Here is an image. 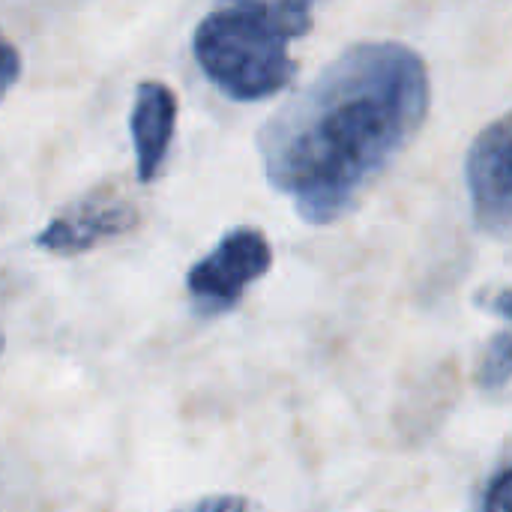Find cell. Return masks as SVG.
<instances>
[{
	"label": "cell",
	"mask_w": 512,
	"mask_h": 512,
	"mask_svg": "<svg viewBox=\"0 0 512 512\" xmlns=\"http://www.w3.org/2000/svg\"><path fill=\"white\" fill-rule=\"evenodd\" d=\"M510 486V468L501 465V468L492 474V480H489V486H486V492H483L480 512H510Z\"/></svg>",
	"instance_id": "ba28073f"
},
{
	"label": "cell",
	"mask_w": 512,
	"mask_h": 512,
	"mask_svg": "<svg viewBox=\"0 0 512 512\" xmlns=\"http://www.w3.org/2000/svg\"><path fill=\"white\" fill-rule=\"evenodd\" d=\"M429 99V69L414 48L351 45L261 126L267 183L309 225L342 219L417 135Z\"/></svg>",
	"instance_id": "6da1fadb"
},
{
	"label": "cell",
	"mask_w": 512,
	"mask_h": 512,
	"mask_svg": "<svg viewBox=\"0 0 512 512\" xmlns=\"http://www.w3.org/2000/svg\"><path fill=\"white\" fill-rule=\"evenodd\" d=\"M312 27V6L300 0L228 3L198 21L192 51L201 72L228 99L264 102L294 81L297 60L288 42Z\"/></svg>",
	"instance_id": "7a4b0ae2"
},
{
	"label": "cell",
	"mask_w": 512,
	"mask_h": 512,
	"mask_svg": "<svg viewBox=\"0 0 512 512\" xmlns=\"http://www.w3.org/2000/svg\"><path fill=\"white\" fill-rule=\"evenodd\" d=\"M0 351H3V336H0Z\"/></svg>",
	"instance_id": "8fae6325"
},
{
	"label": "cell",
	"mask_w": 512,
	"mask_h": 512,
	"mask_svg": "<svg viewBox=\"0 0 512 512\" xmlns=\"http://www.w3.org/2000/svg\"><path fill=\"white\" fill-rule=\"evenodd\" d=\"M141 222V210L120 189L102 186L72 204H66L54 219L36 234V249L60 258L84 255L114 237H126Z\"/></svg>",
	"instance_id": "277c9868"
},
{
	"label": "cell",
	"mask_w": 512,
	"mask_h": 512,
	"mask_svg": "<svg viewBox=\"0 0 512 512\" xmlns=\"http://www.w3.org/2000/svg\"><path fill=\"white\" fill-rule=\"evenodd\" d=\"M246 507L249 504L240 495H204V498L171 512H246Z\"/></svg>",
	"instance_id": "9c48e42d"
},
{
	"label": "cell",
	"mask_w": 512,
	"mask_h": 512,
	"mask_svg": "<svg viewBox=\"0 0 512 512\" xmlns=\"http://www.w3.org/2000/svg\"><path fill=\"white\" fill-rule=\"evenodd\" d=\"M273 267V249L261 228L240 225L228 231L186 276L189 297L198 312L216 315L234 309L246 288L264 279Z\"/></svg>",
	"instance_id": "3957f363"
},
{
	"label": "cell",
	"mask_w": 512,
	"mask_h": 512,
	"mask_svg": "<svg viewBox=\"0 0 512 512\" xmlns=\"http://www.w3.org/2000/svg\"><path fill=\"white\" fill-rule=\"evenodd\" d=\"M177 129V96L162 81H141L135 87V102L129 114V132L135 144L138 180L150 183L174 141Z\"/></svg>",
	"instance_id": "8992f818"
},
{
	"label": "cell",
	"mask_w": 512,
	"mask_h": 512,
	"mask_svg": "<svg viewBox=\"0 0 512 512\" xmlns=\"http://www.w3.org/2000/svg\"><path fill=\"white\" fill-rule=\"evenodd\" d=\"M510 369V333L501 330V333L489 342V348H486V354H483V360H480V366H477V384H480L486 393H504L507 384H510Z\"/></svg>",
	"instance_id": "52a82bcc"
},
{
	"label": "cell",
	"mask_w": 512,
	"mask_h": 512,
	"mask_svg": "<svg viewBox=\"0 0 512 512\" xmlns=\"http://www.w3.org/2000/svg\"><path fill=\"white\" fill-rule=\"evenodd\" d=\"M465 177L471 189L474 219L480 231L492 237L510 234V120L489 123L471 144L465 159Z\"/></svg>",
	"instance_id": "5b68a950"
},
{
	"label": "cell",
	"mask_w": 512,
	"mask_h": 512,
	"mask_svg": "<svg viewBox=\"0 0 512 512\" xmlns=\"http://www.w3.org/2000/svg\"><path fill=\"white\" fill-rule=\"evenodd\" d=\"M18 72H21V57H18V48L0 33V99L9 93V87L18 81Z\"/></svg>",
	"instance_id": "30bf717a"
}]
</instances>
